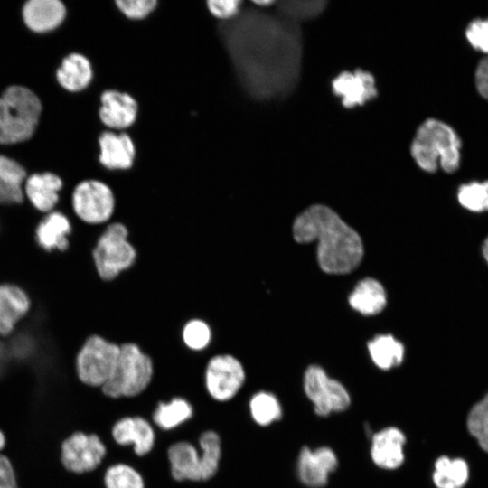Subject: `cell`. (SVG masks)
Listing matches in <instances>:
<instances>
[{"label": "cell", "instance_id": "obj_1", "mask_svg": "<svg viewBox=\"0 0 488 488\" xmlns=\"http://www.w3.org/2000/svg\"><path fill=\"white\" fill-rule=\"evenodd\" d=\"M243 0L239 14L220 22L239 80L256 100L289 94L302 64V33L297 23Z\"/></svg>", "mask_w": 488, "mask_h": 488}, {"label": "cell", "instance_id": "obj_2", "mask_svg": "<svg viewBox=\"0 0 488 488\" xmlns=\"http://www.w3.org/2000/svg\"><path fill=\"white\" fill-rule=\"evenodd\" d=\"M293 235L299 243L318 242V263L326 273H349L362 258L360 235L327 206L315 204L299 214Z\"/></svg>", "mask_w": 488, "mask_h": 488}, {"label": "cell", "instance_id": "obj_3", "mask_svg": "<svg viewBox=\"0 0 488 488\" xmlns=\"http://www.w3.org/2000/svg\"><path fill=\"white\" fill-rule=\"evenodd\" d=\"M43 111L40 95L19 83L0 91V145L14 146L30 141L35 135Z\"/></svg>", "mask_w": 488, "mask_h": 488}, {"label": "cell", "instance_id": "obj_4", "mask_svg": "<svg viewBox=\"0 0 488 488\" xmlns=\"http://www.w3.org/2000/svg\"><path fill=\"white\" fill-rule=\"evenodd\" d=\"M461 146L458 135L449 125L428 118L418 128L410 152L425 172L434 173L440 166L445 172L453 173L460 165Z\"/></svg>", "mask_w": 488, "mask_h": 488}, {"label": "cell", "instance_id": "obj_5", "mask_svg": "<svg viewBox=\"0 0 488 488\" xmlns=\"http://www.w3.org/2000/svg\"><path fill=\"white\" fill-rule=\"evenodd\" d=\"M201 452L187 441L173 444L167 451L171 474L174 480L207 481L218 471L221 456L219 435L211 430L203 432L199 438Z\"/></svg>", "mask_w": 488, "mask_h": 488}, {"label": "cell", "instance_id": "obj_6", "mask_svg": "<svg viewBox=\"0 0 488 488\" xmlns=\"http://www.w3.org/2000/svg\"><path fill=\"white\" fill-rule=\"evenodd\" d=\"M153 374L151 357L136 343H124L114 373L101 387L102 393L108 398L135 397L149 386Z\"/></svg>", "mask_w": 488, "mask_h": 488}, {"label": "cell", "instance_id": "obj_7", "mask_svg": "<svg viewBox=\"0 0 488 488\" xmlns=\"http://www.w3.org/2000/svg\"><path fill=\"white\" fill-rule=\"evenodd\" d=\"M128 237L127 227L121 221H113L98 238L91 256L101 280L112 281L136 263L137 252Z\"/></svg>", "mask_w": 488, "mask_h": 488}, {"label": "cell", "instance_id": "obj_8", "mask_svg": "<svg viewBox=\"0 0 488 488\" xmlns=\"http://www.w3.org/2000/svg\"><path fill=\"white\" fill-rule=\"evenodd\" d=\"M120 344L99 334L86 338L74 358L78 380L89 388H101L115 371Z\"/></svg>", "mask_w": 488, "mask_h": 488}, {"label": "cell", "instance_id": "obj_9", "mask_svg": "<svg viewBox=\"0 0 488 488\" xmlns=\"http://www.w3.org/2000/svg\"><path fill=\"white\" fill-rule=\"evenodd\" d=\"M70 203L75 216L85 224L108 222L116 213V197L111 187L98 179H85L74 185Z\"/></svg>", "mask_w": 488, "mask_h": 488}, {"label": "cell", "instance_id": "obj_10", "mask_svg": "<svg viewBox=\"0 0 488 488\" xmlns=\"http://www.w3.org/2000/svg\"><path fill=\"white\" fill-rule=\"evenodd\" d=\"M107 454V447L96 433L74 431L61 444L60 460L63 468L83 475L97 470Z\"/></svg>", "mask_w": 488, "mask_h": 488}, {"label": "cell", "instance_id": "obj_11", "mask_svg": "<svg viewBox=\"0 0 488 488\" xmlns=\"http://www.w3.org/2000/svg\"><path fill=\"white\" fill-rule=\"evenodd\" d=\"M306 396L313 402L314 411L319 416H327L342 411L350 405V396L346 389L337 380L331 379L319 366L307 368L304 378Z\"/></svg>", "mask_w": 488, "mask_h": 488}, {"label": "cell", "instance_id": "obj_12", "mask_svg": "<svg viewBox=\"0 0 488 488\" xmlns=\"http://www.w3.org/2000/svg\"><path fill=\"white\" fill-rule=\"evenodd\" d=\"M205 386L209 394L218 401L231 399L245 382L242 363L235 356L223 353L212 356L205 368Z\"/></svg>", "mask_w": 488, "mask_h": 488}, {"label": "cell", "instance_id": "obj_13", "mask_svg": "<svg viewBox=\"0 0 488 488\" xmlns=\"http://www.w3.org/2000/svg\"><path fill=\"white\" fill-rule=\"evenodd\" d=\"M99 118L103 127L115 132H126L136 122L138 104L127 92L105 89L99 97Z\"/></svg>", "mask_w": 488, "mask_h": 488}, {"label": "cell", "instance_id": "obj_14", "mask_svg": "<svg viewBox=\"0 0 488 488\" xmlns=\"http://www.w3.org/2000/svg\"><path fill=\"white\" fill-rule=\"evenodd\" d=\"M68 10L61 0H28L21 7L24 27L33 34H48L60 29L66 21Z\"/></svg>", "mask_w": 488, "mask_h": 488}, {"label": "cell", "instance_id": "obj_15", "mask_svg": "<svg viewBox=\"0 0 488 488\" xmlns=\"http://www.w3.org/2000/svg\"><path fill=\"white\" fill-rule=\"evenodd\" d=\"M64 186V180L60 174L46 170L30 174L25 180L23 192L25 199L34 210L47 214L59 204Z\"/></svg>", "mask_w": 488, "mask_h": 488}, {"label": "cell", "instance_id": "obj_16", "mask_svg": "<svg viewBox=\"0 0 488 488\" xmlns=\"http://www.w3.org/2000/svg\"><path fill=\"white\" fill-rule=\"evenodd\" d=\"M99 163L108 171H127L134 164L136 146L127 132L105 129L98 138Z\"/></svg>", "mask_w": 488, "mask_h": 488}, {"label": "cell", "instance_id": "obj_17", "mask_svg": "<svg viewBox=\"0 0 488 488\" xmlns=\"http://www.w3.org/2000/svg\"><path fill=\"white\" fill-rule=\"evenodd\" d=\"M332 89L347 108L361 106L378 94L375 78L361 69L338 74L332 80Z\"/></svg>", "mask_w": 488, "mask_h": 488}, {"label": "cell", "instance_id": "obj_18", "mask_svg": "<svg viewBox=\"0 0 488 488\" xmlns=\"http://www.w3.org/2000/svg\"><path fill=\"white\" fill-rule=\"evenodd\" d=\"M31 307V298L23 287L14 283H0V337L11 336Z\"/></svg>", "mask_w": 488, "mask_h": 488}, {"label": "cell", "instance_id": "obj_19", "mask_svg": "<svg viewBox=\"0 0 488 488\" xmlns=\"http://www.w3.org/2000/svg\"><path fill=\"white\" fill-rule=\"evenodd\" d=\"M54 78L62 90L73 94L83 92L94 78L91 61L82 53L70 52L61 60Z\"/></svg>", "mask_w": 488, "mask_h": 488}, {"label": "cell", "instance_id": "obj_20", "mask_svg": "<svg viewBox=\"0 0 488 488\" xmlns=\"http://www.w3.org/2000/svg\"><path fill=\"white\" fill-rule=\"evenodd\" d=\"M337 457L329 447L310 450L304 447L298 457L297 472L307 486L318 488L326 484L328 474L337 467Z\"/></svg>", "mask_w": 488, "mask_h": 488}, {"label": "cell", "instance_id": "obj_21", "mask_svg": "<svg viewBox=\"0 0 488 488\" xmlns=\"http://www.w3.org/2000/svg\"><path fill=\"white\" fill-rule=\"evenodd\" d=\"M72 226L69 217L62 211L54 210L37 223L34 239L37 246L48 253L54 250L64 252L70 248L69 236Z\"/></svg>", "mask_w": 488, "mask_h": 488}, {"label": "cell", "instance_id": "obj_22", "mask_svg": "<svg viewBox=\"0 0 488 488\" xmlns=\"http://www.w3.org/2000/svg\"><path fill=\"white\" fill-rule=\"evenodd\" d=\"M27 168L14 157L0 153V205H22L25 202L23 185Z\"/></svg>", "mask_w": 488, "mask_h": 488}, {"label": "cell", "instance_id": "obj_23", "mask_svg": "<svg viewBox=\"0 0 488 488\" xmlns=\"http://www.w3.org/2000/svg\"><path fill=\"white\" fill-rule=\"evenodd\" d=\"M113 439L121 446L132 444L138 455L148 454L154 447L155 432L150 423L141 417H127L116 422L111 429Z\"/></svg>", "mask_w": 488, "mask_h": 488}, {"label": "cell", "instance_id": "obj_24", "mask_svg": "<svg viewBox=\"0 0 488 488\" xmlns=\"http://www.w3.org/2000/svg\"><path fill=\"white\" fill-rule=\"evenodd\" d=\"M406 438L397 427H389L374 434L371 455L373 462L384 469L398 468L404 461Z\"/></svg>", "mask_w": 488, "mask_h": 488}, {"label": "cell", "instance_id": "obj_25", "mask_svg": "<svg viewBox=\"0 0 488 488\" xmlns=\"http://www.w3.org/2000/svg\"><path fill=\"white\" fill-rule=\"evenodd\" d=\"M470 474V465L464 457L442 455L434 463L432 481L436 488H464Z\"/></svg>", "mask_w": 488, "mask_h": 488}, {"label": "cell", "instance_id": "obj_26", "mask_svg": "<svg viewBox=\"0 0 488 488\" xmlns=\"http://www.w3.org/2000/svg\"><path fill=\"white\" fill-rule=\"evenodd\" d=\"M350 305L364 315L376 314L386 305V294L381 284L373 278L358 283L349 296Z\"/></svg>", "mask_w": 488, "mask_h": 488}, {"label": "cell", "instance_id": "obj_27", "mask_svg": "<svg viewBox=\"0 0 488 488\" xmlns=\"http://www.w3.org/2000/svg\"><path fill=\"white\" fill-rule=\"evenodd\" d=\"M368 349L373 362L382 370L399 365L404 358V346L389 334L376 336Z\"/></svg>", "mask_w": 488, "mask_h": 488}, {"label": "cell", "instance_id": "obj_28", "mask_svg": "<svg viewBox=\"0 0 488 488\" xmlns=\"http://www.w3.org/2000/svg\"><path fill=\"white\" fill-rule=\"evenodd\" d=\"M465 427L479 448L488 455V391L470 408Z\"/></svg>", "mask_w": 488, "mask_h": 488}, {"label": "cell", "instance_id": "obj_29", "mask_svg": "<svg viewBox=\"0 0 488 488\" xmlns=\"http://www.w3.org/2000/svg\"><path fill=\"white\" fill-rule=\"evenodd\" d=\"M192 416L190 403L182 399L174 398L169 402H160L153 414L154 422L164 430L172 429Z\"/></svg>", "mask_w": 488, "mask_h": 488}, {"label": "cell", "instance_id": "obj_30", "mask_svg": "<svg viewBox=\"0 0 488 488\" xmlns=\"http://www.w3.org/2000/svg\"><path fill=\"white\" fill-rule=\"evenodd\" d=\"M251 416L256 423L267 426L281 418L282 410L277 398L269 393L261 391L255 394L249 401Z\"/></svg>", "mask_w": 488, "mask_h": 488}, {"label": "cell", "instance_id": "obj_31", "mask_svg": "<svg viewBox=\"0 0 488 488\" xmlns=\"http://www.w3.org/2000/svg\"><path fill=\"white\" fill-rule=\"evenodd\" d=\"M103 483L106 488H145L141 474L126 464L108 467L104 473Z\"/></svg>", "mask_w": 488, "mask_h": 488}, {"label": "cell", "instance_id": "obj_32", "mask_svg": "<svg viewBox=\"0 0 488 488\" xmlns=\"http://www.w3.org/2000/svg\"><path fill=\"white\" fill-rule=\"evenodd\" d=\"M460 205L472 212L488 211V181L462 184L457 192Z\"/></svg>", "mask_w": 488, "mask_h": 488}, {"label": "cell", "instance_id": "obj_33", "mask_svg": "<svg viewBox=\"0 0 488 488\" xmlns=\"http://www.w3.org/2000/svg\"><path fill=\"white\" fill-rule=\"evenodd\" d=\"M280 14L298 23L319 15L325 8V1H280L276 3Z\"/></svg>", "mask_w": 488, "mask_h": 488}, {"label": "cell", "instance_id": "obj_34", "mask_svg": "<svg viewBox=\"0 0 488 488\" xmlns=\"http://www.w3.org/2000/svg\"><path fill=\"white\" fill-rule=\"evenodd\" d=\"M182 339L189 349L202 351L208 347L211 341V327L202 319H191L183 327Z\"/></svg>", "mask_w": 488, "mask_h": 488}, {"label": "cell", "instance_id": "obj_35", "mask_svg": "<svg viewBox=\"0 0 488 488\" xmlns=\"http://www.w3.org/2000/svg\"><path fill=\"white\" fill-rule=\"evenodd\" d=\"M115 5L126 19L140 22L155 11L158 0H115Z\"/></svg>", "mask_w": 488, "mask_h": 488}, {"label": "cell", "instance_id": "obj_36", "mask_svg": "<svg viewBox=\"0 0 488 488\" xmlns=\"http://www.w3.org/2000/svg\"><path fill=\"white\" fill-rule=\"evenodd\" d=\"M243 0H206L207 10L219 22L236 18L241 10Z\"/></svg>", "mask_w": 488, "mask_h": 488}, {"label": "cell", "instance_id": "obj_37", "mask_svg": "<svg viewBox=\"0 0 488 488\" xmlns=\"http://www.w3.org/2000/svg\"><path fill=\"white\" fill-rule=\"evenodd\" d=\"M465 35L474 48L488 53V19L472 21L466 29Z\"/></svg>", "mask_w": 488, "mask_h": 488}, {"label": "cell", "instance_id": "obj_38", "mask_svg": "<svg viewBox=\"0 0 488 488\" xmlns=\"http://www.w3.org/2000/svg\"><path fill=\"white\" fill-rule=\"evenodd\" d=\"M0 488H19L14 467L3 453H0Z\"/></svg>", "mask_w": 488, "mask_h": 488}, {"label": "cell", "instance_id": "obj_39", "mask_svg": "<svg viewBox=\"0 0 488 488\" xmlns=\"http://www.w3.org/2000/svg\"><path fill=\"white\" fill-rule=\"evenodd\" d=\"M475 84L479 93L488 100V57L480 61L477 65Z\"/></svg>", "mask_w": 488, "mask_h": 488}, {"label": "cell", "instance_id": "obj_40", "mask_svg": "<svg viewBox=\"0 0 488 488\" xmlns=\"http://www.w3.org/2000/svg\"><path fill=\"white\" fill-rule=\"evenodd\" d=\"M482 255L488 264V236L484 239L482 245Z\"/></svg>", "mask_w": 488, "mask_h": 488}, {"label": "cell", "instance_id": "obj_41", "mask_svg": "<svg viewBox=\"0 0 488 488\" xmlns=\"http://www.w3.org/2000/svg\"><path fill=\"white\" fill-rule=\"evenodd\" d=\"M6 446V437L5 433L0 429V453H2Z\"/></svg>", "mask_w": 488, "mask_h": 488}]
</instances>
